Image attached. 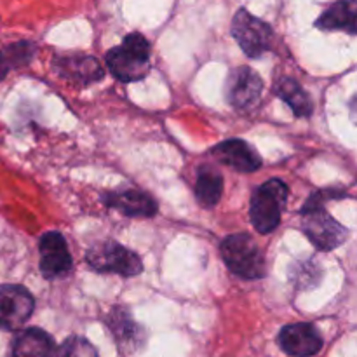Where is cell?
Returning <instances> with one entry per match:
<instances>
[{
    "mask_svg": "<svg viewBox=\"0 0 357 357\" xmlns=\"http://www.w3.org/2000/svg\"><path fill=\"white\" fill-rule=\"evenodd\" d=\"M331 197L333 194H328V190L314 192L300 211L303 234L321 251L337 250L349 237V230L324 209V199Z\"/></svg>",
    "mask_w": 357,
    "mask_h": 357,
    "instance_id": "cell-1",
    "label": "cell"
},
{
    "mask_svg": "<svg viewBox=\"0 0 357 357\" xmlns=\"http://www.w3.org/2000/svg\"><path fill=\"white\" fill-rule=\"evenodd\" d=\"M108 70L121 82H139L150 73V44L142 33H129L105 56Z\"/></svg>",
    "mask_w": 357,
    "mask_h": 357,
    "instance_id": "cell-2",
    "label": "cell"
},
{
    "mask_svg": "<svg viewBox=\"0 0 357 357\" xmlns=\"http://www.w3.org/2000/svg\"><path fill=\"white\" fill-rule=\"evenodd\" d=\"M220 255L227 268L237 278L261 279L267 274L264 251L248 234H234L223 239L220 244Z\"/></svg>",
    "mask_w": 357,
    "mask_h": 357,
    "instance_id": "cell-3",
    "label": "cell"
},
{
    "mask_svg": "<svg viewBox=\"0 0 357 357\" xmlns=\"http://www.w3.org/2000/svg\"><path fill=\"white\" fill-rule=\"evenodd\" d=\"M288 187L284 181L268 180L255 190L251 197L250 218L255 230L261 236L274 232L281 222V213L288 201Z\"/></svg>",
    "mask_w": 357,
    "mask_h": 357,
    "instance_id": "cell-4",
    "label": "cell"
},
{
    "mask_svg": "<svg viewBox=\"0 0 357 357\" xmlns=\"http://www.w3.org/2000/svg\"><path fill=\"white\" fill-rule=\"evenodd\" d=\"M86 260L91 268L101 274H117L122 278H135L142 274V258L114 241H103L89 248Z\"/></svg>",
    "mask_w": 357,
    "mask_h": 357,
    "instance_id": "cell-5",
    "label": "cell"
},
{
    "mask_svg": "<svg viewBox=\"0 0 357 357\" xmlns=\"http://www.w3.org/2000/svg\"><path fill=\"white\" fill-rule=\"evenodd\" d=\"M232 37L248 58H260L272 49L274 30L271 24L253 16L250 10L239 9L232 20Z\"/></svg>",
    "mask_w": 357,
    "mask_h": 357,
    "instance_id": "cell-6",
    "label": "cell"
},
{
    "mask_svg": "<svg viewBox=\"0 0 357 357\" xmlns=\"http://www.w3.org/2000/svg\"><path fill=\"white\" fill-rule=\"evenodd\" d=\"M35 309V300L24 286H0V328L16 331L28 323Z\"/></svg>",
    "mask_w": 357,
    "mask_h": 357,
    "instance_id": "cell-7",
    "label": "cell"
},
{
    "mask_svg": "<svg viewBox=\"0 0 357 357\" xmlns=\"http://www.w3.org/2000/svg\"><path fill=\"white\" fill-rule=\"evenodd\" d=\"M261 77L250 66H237L227 77V101L237 110H250L257 107L261 98Z\"/></svg>",
    "mask_w": 357,
    "mask_h": 357,
    "instance_id": "cell-8",
    "label": "cell"
},
{
    "mask_svg": "<svg viewBox=\"0 0 357 357\" xmlns=\"http://www.w3.org/2000/svg\"><path fill=\"white\" fill-rule=\"evenodd\" d=\"M38 268L45 279L65 278L72 271V255L59 232H45L38 239Z\"/></svg>",
    "mask_w": 357,
    "mask_h": 357,
    "instance_id": "cell-9",
    "label": "cell"
},
{
    "mask_svg": "<svg viewBox=\"0 0 357 357\" xmlns=\"http://www.w3.org/2000/svg\"><path fill=\"white\" fill-rule=\"evenodd\" d=\"M282 351L291 357H312L323 349V337L316 326L309 323L288 324L278 338Z\"/></svg>",
    "mask_w": 357,
    "mask_h": 357,
    "instance_id": "cell-10",
    "label": "cell"
},
{
    "mask_svg": "<svg viewBox=\"0 0 357 357\" xmlns=\"http://www.w3.org/2000/svg\"><path fill=\"white\" fill-rule=\"evenodd\" d=\"M52 68L66 82H73L77 86H89L105 77V70L98 63L96 58L86 54H68L56 56L52 61Z\"/></svg>",
    "mask_w": 357,
    "mask_h": 357,
    "instance_id": "cell-11",
    "label": "cell"
},
{
    "mask_svg": "<svg viewBox=\"0 0 357 357\" xmlns=\"http://www.w3.org/2000/svg\"><path fill=\"white\" fill-rule=\"evenodd\" d=\"M101 199L107 208L117 209L129 218H152L159 211V206L152 195L135 188L107 192Z\"/></svg>",
    "mask_w": 357,
    "mask_h": 357,
    "instance_id": "cell-12",
    "label": "cell"
},
{
    "mask_svg": "<svg viewBox=\"0 0 357 357\" xmlns=\"http://www.w3.org/2000/svg\"><path fill=\"white\" fill-rule=\"evenodd\" d=\"M211 153L220 162L239 173H255L261 167L260 153L244 139H227L213 146Z\"/></svg>",
    "mask_w": 357,
    "mask_h": 357,
    "instance_id": "cell-13",
    "label": "cell"
},
{
    "mask_svg": "<svg viewBox=\"0 0 357 357\" xmlns=\"http://www.w3.org/2000/svg\"><path fill=\"white\" fill-rule=\"evenodd\" d=\"M105 323H107L110 333L114 335L119 347L135 351V349L142 347L143 342H145V333L132 321V317L129 316L124 307H114L107 316V319H105Z\"/></svg>",
    "mask_w": 357,
    "mask_h": 357,
    "instance_id": "cell-14",
    "label": "cell"
},
{
    "mask_svg": "<svg viewBox=\"0 0 357 357\" xmlns=\"http://www.w3.org/2000/svg\"><path fill=\"white\" fill-rule=\"evenodd\" d=\"M54 340L40 328H28L17 333L10 345L9 357H54Z\"/></svg>",
    "mask_w": 357,
    "mask_h": 357,
    "instance_id": "cell-15",
    "label": "cell"
},
{
    "mask_svg": "<svg viewBox=\"0 0 357 357\" xmlns=\"http://www.w3.org/2000/svg\"><path fill=\"white\" fill-rule=\"evenodd\" d=\"M356 0H337L316 21L319 30H344L356 35Z\"/></svg>",
    "mask_w": 357,
    "mask_h": 357,
    "instance_id": "cell-16",
    "label": "cell"
},
{
    "mask_svg": "<svg viewBox=\"0 0 357 357\" xmlns=\"http://www.w3.org/2000/svg\"><path fill=\"white\" fill-rule=\"evenodd\" d=\"M223 192V178L215 167L202 166L197 174V183H195V199L199 204L206 209L215 208L222 199Z\"/></svg>",
    "mask_w": 357,
    "mask_h": 357,
    "instance_id": "cell-17",
    "label": "cell"
},
{
    "mask_svg": "<svg viewBox=\"0 0 357 357\" xmlns=\"http://www.w3.org/2000/svg\"><path fill=\"white\" fill-rule=\"evenodd\" d=\"M275 94L281 98L284 103L289 105L293 114L296 117H309L314 110V103L309 94L305 93L302 86L293 79H281L275 82Z\"/></svg>",
    "mask_w": 357,
    "mask_h": 357,
    "instance_id": "cell-18",
    "label": "cell"
},
{
    "mask_svg": "<svg viewBox=\"0 0 357 357\" xmlns=\"http://www.w3.org/2000/svg\"><path fill=\"white\" fill-rule=\"evenodd\" d=\"M35 52H37V45L28 40L16 42V44L0 49V82L6 79L10 70L28 65L33 59Z\"/></svg>",
    "mask_w": 357,
    "mask_h": 357,
    "instance_id": "cell-19",
    "label": "cell"
},
{
    "mask_svg": "<svg viewBox=\"0 0 357 357\" xmlns=\"http://www.w3.org/2000/svg\"><path fill=\"white\" fill-rule=\"evenodd\" d=\"M54 357H100L96 347L86 340L84 337L66 338L58 349Z\"/></svg>",
    "mask_w": 357,
    "mask_h": 357,
    "instance_id": "cell-20",
    "label": "cell"
},
{
    "mask_svg": "<svg viewBox=\"0 0 357 357\" xmlns=\"http://www.w3.org/2000/svg\"><path fill=\"white\" fill-rule=\"evenodd\" d=\"M293 274H303V278H298L295 279V282L298 286H305V279H309V286H312L314 282H316V278L314 275H319V268H317V265H312V264H300L298 265V272H291Z\"/></svg>",
    "mask_w": 357,
    "mask_h": 357,
    "instance_id": "cell-21",
    "label": "cell"
}]
</instances>
